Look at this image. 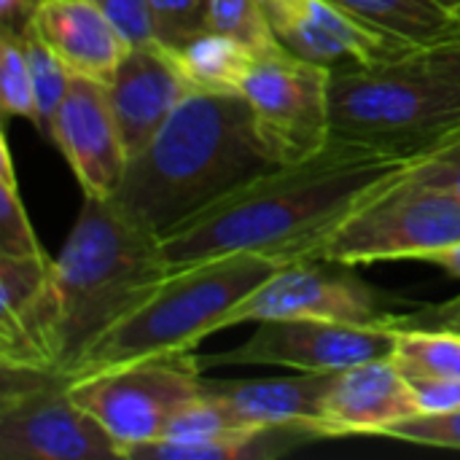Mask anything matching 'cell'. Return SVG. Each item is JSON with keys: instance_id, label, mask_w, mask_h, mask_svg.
<instances>
[{"instance_id": "obj_39", "label": "cell", "mask_w": 460, "mask_h": 460, "mask_svg": "<svg viewBox=\"0 0 460 460\" xmlns=\"http://www.w3.org/2000/svg\"><path fill=\"white\" fill-rule=\"evenodd\" d=\"M94 3H102V0H94Z\"/></svg>"}, {"instance_id": "obj_9", "label": "cell", "mask_w": 460, "mask_h": 460, "mask_svg": "<svg viewBox=\"0 0 460 460\" xmlns=\"http://www.w3.org/2000/svg\"><path fill=\"white\" fill-rule=\"evenodd\" d=\"M332 67L275 46L256 57L245 81L256 137L275 164L305 162L332 143Z\"/></svg>"}, {"instance_id": "obj_20", "label": "cell", "mask_w": 460, "mask_h": 460, "mask_svg": "<svg viewBox=\"0 0 460 460\" xmlns=\"http://www.w3.org/2000/svg\"><path fill=\"white\" fill-rule=\"evenodd\" d=\"M356 19L412 40L418 46H434L456 35L460 16L437 0H332Z\"/></svg>"}, {"instance_id": "obj_35", "label": "cell", "mask_w": 460, "mask_h": 460, "mask_svg": "<svg viewBox=\"0 0 460 460\" xmlns=\"http://www.w3.org/2000/svg\"><path fill=\"white\" fill-rule=\"evenodd\" d=\"M40 0H0V16H3V24H11V27H24L32 16V11L38 8Z\"/></svg>"}, {"instance_id": "obj_33", "label": "cell", "mask_w": 460, "mask_h": 460, "mask_svg": "<svg viewBox=\"0 0 460 460\" xmlns=\"http://www.w3.org/2000/svg\"><path fill=\"white\" fill-rule=\"evenodd\" d=\"M402 323L407 326H426V329H450V332H460V296L447 302V305H439L434 310H423L418 315H404L399 318Z\"/></svg>"}, {"instance_id": "obj_27", "label": "cell", "mask_w": 460, "mask_h": 460, "mask_svg": "<svg viewBox=\"0 0 460 460\" xmlns=\"http://www.w3.org/2000/svg\"><path fill=\"white\" fill-rule=\"evenodd\" d=\"M208 30L237 38L259 54L280 46L261 8V0H210Z\"/></svg>"}, {"instance_id": "obj_4", "label": "cell", "mask_w": 460, "mask_h": 460, "mask_svg": "<svg viewBox=\"0 0 460 460\" xmlns=\"http://www.w3.org/2000/svg\"><path fill=\"white\" fill-rule=\"evenodd\" d=\"M286 264L272 253L234 251L170 267L156 288L86 350L67 380L148 356L197 350L205 337L221 332L224 318L248 294Z\"/></svg>"}, {"instance_id": "obj_29", "label": "cell", "mask_w": 460, "mask_h": 460, "mask_svg": "<svg viewBox=\"0 0 460 460\" xmlns=\"http://www.w3.org/2000/svg\"><path fill=\"white\" fill-rule=\"evenodd\" d=\"M385 437L402 439L410 445L423 447H447L460 450V410L445 412V415H418L399 426H394Z\"/></svg>"}, {"instance_id": "obj_18", "label": "cell", "mask_w": 460, "mask_h": 460, "mask_svg": "<svg viewBox=\"0 0 460 460\" xmlns=\"http://www.w3.org/2000/svg\"><path fill=\"white\" fill-rule=\"evenodd\" d=\"M310 442H321L310 426H253L199 445L148 442L132 450L129 460H261L286 456Z\"/></svg>"}, {"instance_id": "obj_17", "label": "cell", "mask_w": 460, "mask_h": 460, "mask_svg": "<svg viewBox=\"0 0 460 460\" xmlns=\"http://www.w3.org/2000/svg\"><path fill=\"white\" fill-rule=\"evenodd\" d=\"M334 372H299L270 380H202V391L232 410L243 426H310Z\"/></svg>"}, {"instance_id": "obj_10", "label": "cell", "mask_w": 460, "mask_h": 460, "mask_svg": "<svg viewBox=\"0 0 460 460\" xmlns=\"http://www.w3.org/2000/svg\"><path fill=\"white\" fill-rule=\"evenodd\" d=\"M318 318L345 323H385L394 315L383 296L350 267L332 261H291L248 294L221 323L224 329L259 321Z\"/></svg>"}, {"instance_id": "obj_2", "label": "cell", "mask_w": 460, "mask_h": 460, "mask_svg": "<svg viewBox=\"0 0 460 460\" xmlns=\"http://www.w3.org/2000/svg\"><path fill=\"white\" fill-rule=\"evenodd\" d=\"M272 167L278 164L261 148L243 94L191 89L154 140L127 162L111 202L164 237Z\"/></svg>"}, {"instance_id": "obj_32", "label": "cell", "mask_w": 460, "mask_h": 460, "mask_svg": "<svg viewBox=\"0 0 460 460\" xmlns=\"http://www.w3.org/2000/svg\"><path fill=\"white\" fill-rule=\"evenodd\" d=\"M420 407V415H445L460 410V377L447 375H423L407 377Z\"/></svg>"}, {"instance_id": "obj_30", "label": "cell", "mask_w": 460, "mask_h": 460, "mask_svg": "<svg viewBox=\"0 0 460 460\" xmlns=\"http://www.w3.org/2000/svg\"><path fill=\"white\" fill-rule=\"evenodd\" d=\"M116 32L121 35L124 46H151L156 43L154 16L148 0H102L100 3Z\"/></svg>"}, {"instance_id": "obj_14", "label": "cell", "mask_w": 460, "mask_h": 460, "mask_svg": "<svg viewBox=\"0 0 460 460\" xmlns=\"http://www.w3.org/2000/svg\"><path fill=\"white\" fill-rule=\"evenodd\" d=\"M418 415L420 407L410 380L391 358H377L334 372L313 429L321 439L385 437L394 426Z\"/></svg>"}, {"instance_id": "obj_28", "label": "cell", "mask_w": 460, "mask_h": 460, "mask_svg": "<svg viewBox=\"0 0 460 460\" xmlns=\"http://www.w3.org/2000/svg\"><path fill=\"white\" fill-rule=\"evenodd\" d=\"M156 43L178 51L197 35L208 32L210 0H148Z\"/></svg>"}, {"instance_id": "obj_24", "label": "cell", "mask_w": 460, "mask_h": 460, "mask_svg": "<svg viewBox=\"0 0 460 460\" xmlns=\"http://www.w3.org/2000/svg\"><path fill=\"white\" fill-rule=\"evenodd\" d=\"M240 429H253V426H243L226 404H221L216 396L202 391L199 396L189 399L170 415V420L164 423L162 437L156 442L199 445V442L229 437Z\"/></svg>"}, {"instance_id": "obj_11", "label": "cell", "mask_w": 460, "mask_h": 460, "mask_svg": "<svg viewBox=\"0 0 460 460\" xmlns=\"http://www.w3.org/2000/svg\"><path fill=\"white\" fill-rule=\"evenodd\" d=\"M396 318L385 323H345L318 318L259 321V329L213 364L283 367L294 372H342L367 361L391 358Z\"/></svg>"}, {"instance_id": "obj_16", "label": "cell", "mask_w": 460, "mask_h": 460, "mask_svg": "<svg viewBox=\"0 0 460 460\" xmlns=\"http://www.w3.org/2000/svg\"><path fill=\"white\" fill-rule=\"evenodd\" d=\"M73 75L108 86L127 46L94 0H40L27 22Z\"/></svg>"}, {"instance_id": "obj_8", "label": "cell", "mask_w": 460, "mask_h": 460, "mask_svg": "<svg viewBox=\"0 0 460 460\" xmlns=\"http://www.w3.org/2000/svg\"><path fill=\"white\" fill-rule=\"evenodd\" d=\"M0 458L105 460L121 458V450L70 396L65 377L3 367Z\"/></svg>"}, {"instance_id": "obj_12", "label": "cell", "mask_w": 460, "mask_h": 460, "mask_svg": "<svg viewBox=\"0 0 460 460\" xmlns=\"http://www.w3.org/2000/svg\"><path fill=\"white\" fill-rule=\"evenodd\" d=\"M278 43L326 67L402 59L423 46L383 32L332 0H261Z\"/></svg>"}, {"instance_id": "obj_19", "label": "cell", "mask_w": 460, "mask_h": 460, "mask_svg": "<svg viewBox=\"0 0 460 460\" xmlns=\"http://www.w3.org/2000/svg\"><path fill=\"white\" fill-rule=\"evenodd\" d=\"M172 54L194 89L226 94H243L245 81L259 57V51H253L243 40L210 30L197 35Z\"/></svg>"}, {"instance_id": "obj_5", "label": "cell", "mask_w": 460, "mask_h": 460, "mask_svg": "<svg viewBox=\"0 0 460 460\" xmlns=\"http://www.w3.org/2000/svg\"><path fill=\"white\" fill-rule=\"evenodd\" d=\"M332 140L426 156L460 135V81L423 49L377 65L332 67Z\"/></svg>"}, {"instance_id": "obj_36", "label": "cell", "mask_w": 460, "mask_h": 460, "mask_svg": "<svg viewBox=\"0 0 460 460\" xmlns=\"http://www.w3.org/2000/svg\"><path fill=\"white\" fill-rule=\"evenodd\" d=\"M426 264L431 267H439L442 272L453 275L460 280V243L458 245H450V248H442V251H434L423 259Z\"/></svg>"}, {"instance_id": "obj_13", "label": "cell", "mask_w": 460, "mask_h": 460, "mask_svg": "<svg viewBox=\"0 0 460 460\" xmlns=\"http://www.w3.org/2000/svg\"><path fill=\"white\" fill-rule=\"evenodd\" d=\"M49 140L67 159L84 197L111 199L116 194L129 156L105 84L70 73L67 94L51 121Z\"/></svg>"}, {"instance_id": "obj_25", "label": "cell", "mask_w": 460, "mask_h": 460, "mask_svg": "<svg viewBox=\"0 0 460 460\" xmlns=\"http://www.w3.org/2000/svg\"><path fill=\"white\" fill-rule=\"evenodd\" d=\"M0 253L43 256V248L35 237V229L30 224V216L16 186L13 156L5 135L0 140Z\"/></svg>"}, {"instance_id": "obj_6", "label": "cell", "mask_w": 460, "mask_h": 460, "mask_svg": "<svg viewBox=\"0 0 460 460\" xmlns=\"http://www.w3.org/2000/svg\"><path fill=\"white\" fill-rule=\"evenodd\" d=\"M458 243V197L407 172L334 226L307 259L345 267L404 259L423 261L429 253Z\"/></svg>"}, {"instance_id": "obj_1", "label": "cell", "mask_w": 460, "mask_h": 460, "mask_svg": "<svg viewBox=\"0 0 460 460\" xmlns=\"http://www.w3.org/2000/svg\"><path fill=\"white\" fill-rule=\"evenodd\" d=\"M420 156L332 140L321 154L278 164L232 189L162 237L170 267L234 251L305 261L367 199L407 175Z\"/></svg>"}, {"instance_id": "obj_22", "label": "cell", "mask_w": 460, "mask_h": 460, "mask_svg": "<svg viewBox=\"0 0 460 460\" xmlns=\"http://www.w3.org/2000/svg\"><path fill=\"white\" fill-rule=\"evenodd\" d=\"M54 259L0 253V332L16 329L51 283Z\"/></svg>"}, {"instance_id": "obj_37", "label": "cell", "mask_w": 460, "mask_h": 460, "mask_svg": "<svg viewBox=\"0 0 460 460\" xmlns=\"http://www.w3.org/2000/svg\"><path fill=\"white\" fill-rule=\"evenodd\" d=\"M439 5H445L447 11H453L456 16H460V0H437Z\"/></svg>"}, {"instance_id": "obj_38", "label": "cell", "mask_w": 460, "mask_h": 460, "mask_svg": "<svg viewBox=\"0 0 460 460\" xmlns=\"http://www.w3.org/2000/svg\"><path fill=\"white\" fill-rule=\"evenodd\" d=\"M456 140H460V135H458V137H456ZM450 143H453V140H450ZM442 148H445V146H442Z\"/></svg>"}, {"instance_id": "obj_21", "label": "cell", "mask_w": 460, "mask_h": 460, "mask_svg": "<svg viewBox=\"0 0 460 460\" xmlns=\"http://www.w3.org/2000/svg\"><path fill=\"white\" fill-rule=\"evenodd\" d=\"M391 361L404 377H460V332L407 326L396 318V345Z\"/></svg>"}, {"instance_id": "obj_23", "label": "cell", "mask_w": 460, "mask_h": 460, "mask_svg": "<svg viewBox=\"0 0 460 460\" xmlns=\"http://www.w3.org/2000/svg\"><path fill=\"white\" fill-rule=\"evenodd\" d=\"M0 108L3 116H19L35 129L40 127L24 35L11 24H3L0 30Z\"/></svg>"}, {"instance_id": "obj_7", "label": "cell", "mask_w": 460, "mask_h": 460, "mask_svg": "<svg viewBox=\"0 0 460 460\" xmlns=\"http://www.w3.org/2000/svg\"><path fill=\"white\" fill-rule=\"evenodd\" d=\"M202 364L194 350L148 356L67 380L70 396L113 437L121 458L162 437L170 415L202 394Z\"/></svg>"}, {"instance_id": "obj_34", "label": "cell", "mask_w": 460, "mask_h": 460, "mask_svg": "<svg viewBox=\"0 0 460 460\" xmlns=\"http://www.w3.org/2000/svg\"><path fill=\"white\" fill-rule=\"evenodd\" d=\"M426 57L439 65L442 70H447L450 75H456L460 81V27L456 35H450L447 40L442 43H434V46H423Z\"/></svg>"}, {"instance_id": "obj_31", "label": "cell", "mask_w": 460, "mask_h": 460, "mask_svg": "<svg viewBox=\"0 0 460 460\" xmlns=\"http://www.w3.org/2000/svg\"><path fill=\"white\" fill-rule=\"evenodd\" d=\"M410 175L423 183L439 186L460 199V140H453L445 148L420 156Z\"/></svg>"}, {"instance_id": "obj_26", "label": "cell", "mask_w": 460, "mask_h": 460, "mask_svg": "<svg viewBox=\"0 0 460 460\" xmlns=\"http://www.w3.org/2000/svg\"><path fill=\"white\" fill-rule=\"evenodd\" d=\"M22 35H24L27 62H30V73H32V89H35V105H38V119H40L38 132L49 137L51 121L67 94L70 73L30 24L22 27Z\"/></svg>"}, {"instance_id": "obj_3", "label": "cell", "mask_w": 460, "mask_h": 460, "mask_svg": "<svg viewBox=\"0 0 460 460\" xmlns=\"http://www.w3.org/2000/svg\"><path fill=\"white\" fill-rule=\"evenodd\" d=\"M167 272L162 237L129 221L111 199L84 197L51 270L49 364L54 375L67 380L86 350Z\"/></svg>"}, {"instance_id": "obj_15", "label": "cell", "mask_w": 460, "mask_h": 460, "mask_svg": "<svg viewBox=\"0 0 460 460\" xmlns=\"http://www.w3.org/2000/svg\"><path fill=\"white\" fill-rule=\"evenodd\" d=\"M191 89L170 49L151 43L124 51L108 81V100L129 159L154 140Z\"/></svg>"}]
</instances>
